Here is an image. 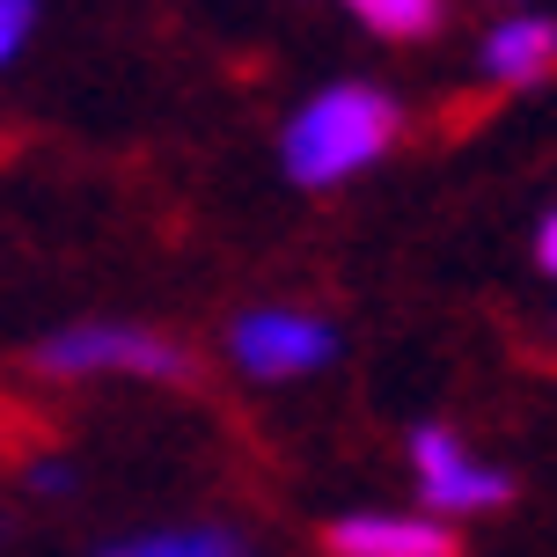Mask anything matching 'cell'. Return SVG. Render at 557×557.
I'll list each match as a JSON object with an SVG mask.
<instances>
[{
	"mask_svg": "<svg viewBox=\"0 0 557 557\" xmlns=\"http://www.w3.org/2000/svg\"><path fill=\"white\" fill-rule=\"evenodd\" d=\"M476 66L506 88H529L543 82L557 66V23L550 15H506V23L484 29V45H476Z\"/></svg>",
	"mask_w": 557,
	"mask_h": 557,
	"instance_id": "8992f818",
	"label": "cell"
},
{
	"mask_svg": "<svg viewBox=\"0 0 557 557\" xmlns=\"http://www.w3.org/2000/svg\"><path fill=\"white\" fill-rule=\"evenodd\" d=\"M45 374H139V382H176L184 374V345H169L162 331L139 323H74V331L45 337L37 352Z\"/></svg>",
	"mask_w": 557,
	"mask_h": 557,
	"instance_id": "7a4b0ae2",
	"label": "cell"
},
{
	"mask_svg": "<svg viewBox=\"0 0 557 557\" xmlns=\"http://www.w3.org/2000/svg\"><path fill=\"white\" fill-rule=\"evenodd\" d=\"M227 352L250 382H301L337 360V331L308 308H250V315H235Z\"/></svg>",
	"mask_w": 557,
	"mask_h": 557,
	"instance_id": "3957f363",
	"label": "cell"
},
{
	"mask_svg": "<svg viewBox=\"0 0 557 557\" xmlns=\"http://www.w3.org/2000/svg\"><path fill=\"white\" fill-rule=\"evenodd\" d=\"M374 37H425L441 23V0H345Z\"/></svg>",
	"mask_w": 557,
	"mask_h": 557,
	"instance_id": "ba28073f",
	"label": "cell"
},
{
	"mask_svg": "<svg viewBox=\"0 0 557 557\" xmlns=\"http://www.w3.org/2000/svg\"><path fill=\"white\" fill-rule=\"evenodd\" d=\"M103 557H243V543L227 529H162V535H139V543H117Z\"/></svg>",
	"mask_w": 557,
	"mask_h": 557,
	"instance_id": "52a82bcc",
	"label": "cell"
},
{
	"mask_svg": "<svg viewBox=\"0 0 557 557\" xmlns=\"http://www.w3.org/2000/svg\"><path fill=\"white\" fill-rule=\"evenodd\" d=\"M411 470H418V492L433 506V521H447V513H492V506L513 499V476L476 462L447 425H411Z\"/></svg>",
	"mask_w": 557,
	"mask_h": 557,
	"instance_id": "277c9868",
	"label": "cell"
},
{
	"mask_svg": "<svg viewBox=\"0 0 557 557\" xmlns=\"http://www.w3.org/2000/svg\"><path fill=\"white\" fill-rule=\"evenodd\" d=\"M396 125H404L396 96H382L374 82H337L294 111V125L278 139V162L294 184L323 191V184H345V176L382 162L396 147Z\"/></svg>",
	"mask_w": 557,
	"mask_h": 557,
	"instance_id": "6da1fadb",
	"label": "cell"
},
{
	"mask_svg": "<svg viewBox=\"0 0 557 557\" xmlns=\"http://www.w3.org/2000/svg\"><path fill=\"white\" fill-rule=\"evenodd\" d=\"M29 484H37V492H66V462H37Z\"/></svg>",
	"mask_w": 557,
	"mask_h": 557,
	"instance_id": "8fae6325",
	"label": "cell"
},
{
	"mask_svg": "<svg viewBox=\"0 0 557 557\" xmlns=\"http://www.w3.org/2000/svg\"><path fill=\"white\" fill-rule=\"evenodd\" d=\"M337 557H455V529L433 513H345L331 521Z\"/></svg>",
	"mask_w": 557,
	"mask_h": 557,
	"instance_id": "5b68a950",
	"label": "cell"
},
{
	"mask_svg": "<svg viewBox=\"0 0 557 557\" xmlns=\"http://www.w3.org/2000/svg\"><path fill=\"white\" fill-rule=\"evenodd\" d=\"M29 29H37V0H0V66L29 45Z\"/></svg>",
	"mask_w": 557,
	"mask_h": 557,
	"instance_id": "9c48e42d",
	"label": "cell"
},
{
	"mask_svg": "<svg viewBox=\"0 0 557 557\" xmlns=\"http://www.w3.org/2000/svg\"><path fill=\"white\" fill-rule=\"evenodd\" d=\"M535 264H543V278H557V206L543 213V227H535Z\"/></svg>",
	"mask_w": 557,
	"mask_h": 557,
	"instance_id": "30bf717a",
	"label": "cell"
}]
</instances>
